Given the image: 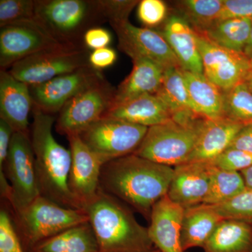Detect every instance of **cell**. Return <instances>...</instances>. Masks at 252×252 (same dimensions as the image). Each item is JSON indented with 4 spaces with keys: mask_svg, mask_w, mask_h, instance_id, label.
Listing matches in <instances>:
<instances>
[{
    "mask_svg": "<svg viewBox=\"0 0 252 252\" xmlns=\"http://www.w3.org/2000/svg\"><path fill=\"white\" fill-rule=\"evenodd\" d=\"M174 167L132 154L104 164L99 189L150 217L154 205L167 194Z\"/></svg>",
    "mask_w": 252,
    "mask_h": 252,
    "instance_id": "6da1fadb",
    "label": "cell"
},
{
    "mask_svg": "<svg viewBox=\"0 0 252 252\" xmlns=\"http://www.w3.org/2000/svg\"><path fill=\"white\" fill-rule=\"evenodd\" d=\"M33 122L30 133L41 195L69 208H77L69 187L72 165L70 149L56 141L53 126L56 122L52 114L33 106Z\"/></svg>",
    "mask_w": 252,
    "mask_h": 252,
    "instance_id": "7a4b0ae2",
    "label": "cell"
},
{
    "mask_svg": "<svg viewBox=\"0 0 252 252\" xmlns=\"http://www.w3.org/2000/svg\"><path fill=\"white\" fill-rule=\"evenodd\" d=\"M99 252H147L154 244L148 228L138 223L120 200L99 189L94 200L84 207Z\"/></svg>",
    "mask_w": 252,
    "mask_h": 252,
    "instance_id": "3957f363",
    "label": "cell"
},
{
    "mask_svg": "<svg viewBox=\"0 0 252 252\" xmlns=\"http://www.w3.org/2000/svg\"><path fill=\"white\" fill-rule=\"evenodd\" d=\"M205 120L181 123L170 119L149 127L134 154L167 166L185 163L195 148Z\"/></svg>",
    "mask_w": 252,
    "mask_h": 252,
    "instance_id": "277c9868",
    "label": "cell"
},
{
    "mask_svg": "<svg viewBox=\"0 0 252 252\" xmlns=\"http://www.w3.org/2000/svg\"><path fill=\"white\" fill-rule=\"evenodd\" d=\"M15 213L23 240L32 249L64 230L89 222L83 210L63 206L42 195Z\"/></svg>",
    "mask_w": 252,
    "mask_h": 252,
    "instance_id": "5b68a950",
    "label": "cell"
},
{
    "mask_svg": "<svg viewBox=\"0 0 252 252\" xmlns=\"http://www.w3.org/2000/svg\"><path fill=\"white\" fill-rule=\"evenodd\" d=\"M149 127L109 117H103L79 134L84 143L107 163L134 154Z\"/></svg>",
    "mask_w": 252,
    "mask_h": 252,
    "instance_id": "8992f818",
    "label": "cell"
},
{
    "mask_svg": "<svg viewBox=\"0 0 252 252\" xmlns=\"http://www.w3.org/2000/svg\"><path fill=\"white\" fill-rule=\"evenodd\" d=\"M4 167L10 182L6 198L17 212L41 195L30 134L14 132Z\"/></svg>",
    "mask_w": 252,
    "mask_h": 252,
    "instance_id": "52a82bcc",
    "label": "cell"
},
{
    "mask_svg": "<svg viewBox=\"0 0 252 252\" xmlns=\"http://www.w3.org/2000/svg\"><path fill=\"white\" fill-rule=\"evenodd\" d=\"M69 46L76 45L60 41L35 18L6 25L0 30L1 70L32 55Z\"/></svg>",
    "mask_w": 252,
    "mask_h": 252,
    "instance_id": "ba28073f",
    "label": "cell"
},
{
    "mask_svg": "<svg viewBox=\"0 0 252 252\" xmlns=\"http://www.w3.org/2000/svg\"><path fill=\"white\" fill-rule=\"evenodd\" d=\"M89 56L77 46L41 51L14 63L9 72L28 86L39 85L90 65Z\"/></svg>",
    "mask_w": 252,
    "mask_h": 252,
    "instance_id": "9c48e42d",
    "label": "cell"
},
{
    "mask_svg": "<svg viewBox=\"0 0 252 252\" xmlns=\"http://www.w3.org/2000/svg\"><path fill=\"white\" fill-rule=\"evenodd\" d=\"M115 90L104 79L74 96L60 111L56 130L67 137L79 135L107 114Z\"/></svg>",
    "mask_w": 252,
    "mask_h": 252,
    "instance_id": "30bf717a",
    "label": "cell"
},
{
    "mask_svg": "<svg viewBox=\"0 0 252 252\" xmlns=\"http://www.w3.org/2000/svg\"><path fill=\"white\" fill-rule=\"evenodd\" d=\"M94 1L38 0L34 18L60 41L75 45L72 39L90 20L98 17Z\"/></svg>",
    "mask_w": 252,
    "mask_h": 252,
    "instance_id": "8fae6325",
    "label": "cell"
},
{
    "mask_svg": "<svg viewBox=\"0 0 252 252\" xmlns=\"http://www.w3.org/2000/svg\"><path fill=\"white\" fill-rule=\"evenodd\" d=\"M110 25L117 35L118 47L131 59H149L165 69H183L161 32L137 27L129 21Z\"/></svg>",
    "mask_w": 252,
    "mask_h": 252,
    "instance_id": "7c38bea8",
    "label": "cell"
},
{
    "mask_svg": "<svg viewBox=\"0 0 252 252\" xmlns=\"http://www.w3.org/2000/svg\"><path fill=\"white\" fill-rule=\"evenodd\" d=\"M196 38L203 74L209 80L223 91L245 81L251 65L244 53L225 49L200 34H196Z\"/></svg>",
    "mask_w": 252,
    "mask_h": 252,
    "instance_id": "4fadbf2b",
    "label": "cell"
},
{
    "mask_svg": "<svg viewBox=\"0 0 252 252\" xmlns=\"http://www.w3.org/2000/svg\"><path fill=\"white\" fill-rule=\"evenodd\" d=\"M104 79L99 71L89 65L44 84L30 86L33 106L54 115L74 96Z\"/></svg>",
    "mask_w": 252,
    "mask_h": 252,
    "instance_id": "5bb4252c",
    "label": "cell"
},
{
    "mask_svg": "<svg viewBox=\"0 0 252 252\" xmlns=\"http://www.w3.org/2000/svg\"><path fill=\"white\" fill-rule=\"evenodd\" d=\"M72 154L68 187L79 210L94 200L99 191V180L104 163L79 135L67 136Z\"/></svg>",
    "mask_w": 252,
    "mask_h": 252,
    "instance_id": "9a60e30c",
    "label": "cell"
},
{
    "mask_svg": "<svg viewBox=\"0 0 252 252\" xmlns=\"http://www.w3.org/2000/svg\"><path fill=\"white\" fill-rule=\"evenodd\" d=\"M211 181L209 162H185L174 167V175L167 195L184 209L202 205Z\"/></svg>",
    "mask_w": 252,
    "mask_h": 252,
    "instance_id": "2e32d148",
    "label": "cell"
},
{
    "mask_svg": "<svg viewBox=\"0 0 252 252\" xmlns=\"http://www.w3.org/2000/svg\"><path fill=\"white\" fill-rule=\"evenodd\" d=\"M185 209L167 195L154 205L151 212L149 238L160 252H186L181 246V227Z\"/></svg>",
    "mask_w": 252,
    "mask_h": 252,
    "instance_id": "e0dca14e",
    "label": "cell"
},
{
    "mask_svg": "<svg viewBox=\"0 0 252 252\" xmlns=\"http://www.w3.org/2000/svg\"><path fill=\"white\" fill-rule=\"evenodd\" d=\"M33 101L30 86L13 77L8 70L0 72V119L14 132L30 134V113Z\"/></svg>",
    "mask_w": 252,
    "mask_h": 252,
    "instance_id": "ac0fdd59",
    "label": "cell"
},
{
    "mask_svg": "<svg viewBox=\"0 0 252 252\" xmlns=\"http://www.w3.org/2000/svg\"><path fill=\"white\" fill-rule=\"evenodd\" d=\"M245 126L226 117L206 119L195 148L186 162H210L228 148Z\"/></svg>",
    "mask_w": 252,
    "mask_h": 252,
    "instance_id": "d6986e66",
    "label": "cell"
},
{
    "mask_svg": "<svg viewBox=\"0 0 252 252\" xmlns=\"http://www.w3.org/2000/svg\"><path fill=\"white\" fill-rule=\"evenodd\" d=\"M161 32L184 70L203 74L196 34L184 18L177 15L167 18Z\"/></svg>",
    "mask_w": 252,
    "mask_h": 252,
    "instance_id": "ffe728a7",
    "label": "cell"
},
{
    "mask_svg": "<svg viewBox=\"0 0 252 252\" xmlns=\"http://www.w3.org/2000/svg\"><path fill=\"white\" fill-rule=\"evenodd\" d=\"M104 117L115 118L145 127L172 119L165 104L156 94H145L112 106Z\"/></svg>",
    "mask_w": 252,
    "mask_h": 252,
    "instance_id": "44dd1931",
    "label": "cell"
},
{
    "mask_svg": "<svg viewBox=\"0 0 252 252\" xmlns=\"http://www.w3.org/2000/svg\"><path fill=\"white\" fill-rule=\"evenodd\" d=\"M132 61V71L116 89L112 106L142 94H157L161 86L165 68L149 59Z\"/></svg>",
    "mask_w": 252,
    "mask_h": 252,
    "instance_id": "7402d4cb",
    "label": "cell"
},
{
    "mask_svg": "<svg viewBox=\"0 0 252 252\" xmlns=\"http://www.w3.org/2000/svg\"><path fill=\"white\" fill-rule=\"evenodd\" d=\"M182 70L178 67L165 69L161 86L156 94L167 106L172 119L187 123L202 117L195 112L190 101Z\"/></svg>",
    "mask_w": 252,
    "mask_h": 252,
    "instance_id": "603a6c76",
    "label": "cell"
},
{
    "mask_svg": "<svg viewBox=\"0 0 252 252\" xmlns=\"http://www.w3.org/2000/svg\"><path fill=\"white\" fill-rule=\"evenodd\" d=\"M182 72L189 97L197 114L209 120L223 117V91L204 74L184 69Z\"/></svg>",
    "mask_w": 252,
    "mask_h": 252,
    "instance_id": "cb8c5ba5",
    "label": "cell"
},
{
    "mask_svg": "<svg viewBox=\"0 0 252 252\" xmlns=\"http://www.w3.org/2000/svg\"><path fill=\"white\" fill-rule=\"evenodd\" d=\"M223 220L210 205H197L185 209L181 227L182 250L203 248L217 225Z\"/></svg>",
    "mask_w": 252,
    "mask_h": 252,
    "instance_id": "d4e9b609",
    "label": "cell"
},
{
    "mask_svg": "<svg viewBox=\"0 0 252 252\" xmlns=\"http://www.w3.org/2000/svg\"><path fill=\"white\" fill-rule=\"evenodd\" d=\"M203 248L204 252H252V224L222 220Z\"/></svg>",
    "mask_w": 252,
    "mask_h": 252,
    "instance_id": "484cf974",
    "label": "cell"
},
{
    "mask_svg": "<svg viewBox=\"0 0 252 252\" xmlns=\"http://www.w3.org/2000/svg\"><path fill=\"white\" fill-rule=\"evenodd\" d=\"M32 250L34 252H99L97 240L89 222L47 239Z\"/></svg>",
    "mask_w": 252,
    "mask_h": 252,
    "instance_id": "4316f807",
    "label": "cell"
},
{
    "mask_svg": "<svg viewBox=\"0 0 252 252\" xmlns=\"http://www.w3.org/2000/svg\"><path fill=\"white\" fill-rule=\"evenodd\" d=\"M252 23L250 18L221 20L216 21L200 35L225 49L243 53L250 39Z\"/></svg>",
    "mask_w": 252,
    "mask_h": 252,
    "instance_id": "83f0119b",
    "label": "cell"
},
{
    "mask_svg": "<svg viewBox=\"0 0 252 252\" xmlns=\"http://www.w3.org/2000/svg\"><path fill=\"white\" fill-rule=\"evenodd\" d=\"M176 4L180 17L200 34L218 21L223 0H182Z\"/></svg>",
    "mask_w": 252,
    "mask_h": 252,
    "instance_id": "f1b7e54d",
    "label": "cell"
},
{
    "mask_svg": "<svg viewBox=\"0 0 252 252\" xmlns=\"http://www.w3.org/2000/svg\"><path fill=\"white\" fill-rule=\"evenodd\" d=\"M246 189L240 172L224 171L211 165L210 189L203 204L215 205L225 203L235 198Z\"/></svg>",
    "mask_w": 252,
    "mask_h": 252,
    "instance_id": "f546056e",
    "label": "cell"
},
{
    "mask_svg": "<svg viewBox=\"0 0 252 252\" xmlns=\"http://www.w3.org/2000/svg\"><path fill=\"white\" fill-rule=\"evenodd\" d=\"M223 117L246 125L252 123V94L245 81L223 91Z\"/></svg>",
    "mask_w": 252,
    "mask_h": 252,
    "instance_id": "4dcf8cb0",
    "label": "cell"
},
{
    "mask_svg": "<svg viewBox=\"0 0 252 252\" xmlns=\"http://www.w3.org/2000/svg\"><path fill=\"white\" fill-rule=\"evenodd\" d=\"M223 220H243L252 224V189L247 188L241 193L225 203L210 205Z\"/></svg>",
    "mask_w": 252,
    "mask_h": 252,
    "instance_id": "1f68e13d",
    "label": "cell"
},
{
    "mask_svg": "<svg viewBox=\"0 0 252 252\" xmlns=\"http://www.w3.org/2000/svg\"><path fill=\"white\" fill-rule=\"evenodd\" d=\"M35 16V1L33 0H1L0 27L32 19Z\"/></svg>",
    "mask_w": 252,
    "mask_h": 252,
    "instance_id": "d6a6232c",
    "label": "cell"
},
{
    "mask_svg": "<svg viewBox=\"0 0 252 252\" xmlns=\"http://www.w3.org/2000/svg\"><path fill=\"white\" fill-rule=\"evenodd\" d=\"M99 16L107 18L109 23L128 21L130 13L140 1L137 0H97L94 1Z\"/></svg>",
    "mask_w": 252,
    "mask_h": 252,
    "instance_id": "836d02e7",
    "label": "cell"
},
{
    "mask_svg": "<svg viewBox=\"0 0 252 252\" xmlns=\"http://www.w3.org/2000/svg\"><path fill=\"white\" fill-rule=\"evenodd\" d=\"M210 163L224 171L240 172L252 166V154L228 147Z\"/></svg>",
    "mask_w": 252,
    "mask_h": 252,
    "instance_id": "e575fe53",
    "label": "cell"
},
{
    "mask_svg": "<svg viewBox=\"0 0 252 252\" xmlns=\"http://www.w3.org/2000/svg\"><path fill=\"white\" fill-rule=\"evenodd\" d=\"M167 4L162 0H142L137 7V17L147 28L157 27L167 20Z\"/></svg>",
    "mask_w": 252,
    "mask_h": 252,
    "instance_id": "d590c367",
    "label": "cell"
},
{
    "mask_svg": "<svg viewBox=\"0 0 252 252\" xmlns=\"http://www.w3.org/2000/svg\"><path fill=\"white\" fill-rule=\"evenodd\" d=\"M0 252H26L9 214L4 210L0 212Z\"/></svg>",
    "mask_w": 252,
    "mask_h": 252,
    "instance_id": "8d00e7d4",
    "label": "cell"
},
{
    "mask_svg": "<svg viewBox=\"0 0 252 252\" xmlns=\"http://www.w3.org/2000/svg\"><path fill=\"white\" fill-rule=\"evenodd\" d=\"M244 18H252V0H223L218 21Z\"/></svg>",
    "mask_w": 252,
    "mask_h": 252,
    "instance_id": "74e56055",
    "label": "cell"
},
{
    "mask_svg": "<svg viewBox=\"0 0 252 252\" xmlns=\"http://www.w3.org/2000/svg\"><path fill=\"white\" fill-rule=\"evenodd\" d=\"M112 34L102 28H91L85 32L84 41L89 49L97 50L108 47L112 42Z\"/></svg>",
    "mask_w": 252,
    "mask_h": 252,
    "instance_id": "f35d334b",
    "label": "cell"
},
{
    "mask_svg": "<svg viewBox=\"0 0 252 252\" xmlns=\"http://www.w3.org/2000/svg\"><path fill=\"white\" fill-rule=\"evenodd\" d=\"M117 54L115 50L110 47L94 50L89 55V64L96 70L108 68L115 63Z\"/></svg>",
    "mask_w": 252,
    "mask_h": 252,
    "instance_id": "ab89813d",
    "label": "cell"
},
{
    "mask_svg": "<svg viewBox=\"0 0 252 252\" xmlns=\"http://www.w3.org/2000/svg\"><path fill=\"white\" fill-rule=\"evenodd\" d=\"M14 130L7 122L0 119V170H2L8 154Z\"/></svg>",
    "mask_w": 252,
    "mask_h": 252,
    "instance_id": "60d3db41",
    "label": "cell"
},
{
    "mask_svg": "<svg viewBox=\"0 0 252 252\" xmlns=\"http://www.w3.org/2000/svg\"><path fill=\"white\" fill-rule=\"evenodd\" d=\"M229 147L252 154V123L246 124L242 127Z\"/></svg>",
    "mask_w": 252,
    "mask_h": 252,
    "instance_id": "b9f144b4",
    "label": "cell"
},
{
    "mask_svg": "<svg viewBox=\"0 0 252 252\" xmlns=\"http://www.w3.org/2000/svg\"><path fill=\"white\" fill-rule=\"evenodd\" d=\"M240 173L243 176L247 188L252 189V165L240 172Z\"/></svg>",
    "mask_w": 252,
    "mask_h": 252,
    "instance_id": "7bdbcfd3",
    "label": "cell"
},
{
    "mask_svg": "<svg viewBox=\"0 0 252 252\" xmlns=\"http://www.w3.org/2000/svg\"><path fill=\"white\" fill-rule=\"evenodd\" d=\"M243 53L249 59L251 60L252 59V23L250 39H249L248 44H247L246 47L244 50Z\"/></svg>",
    "mask_w": 252,
    "mask_h": 252,
    "instance_id": "ee69618b",
    "label": "cell"
},
{
    "mask_svg": "<svg viewBox=\"0 0 252 252\" xmlns=\"http://www.w3.org/2000/svg\"><path fill=\"white\" fill-rule=\"evenodd\" d=\"M245 82L252 94V70L250 71V72L249 73L248 77L245 79Z\"/></svg>",
    "mask_w": 252,
    "mask_h": 252,
    "instance_id": "f6af8a7d",
    "label": "cell"
},
{
    "mask_svg": "<svg viewBox=\"0 0 252 252\" xmlns=\"http://www.w3.org/2000/svg\"><path fill=\"white\" fill-rule=\"evenodd\" d=\"M147 252H160L159 251V250H152V251Z\"/></svg>",
    "mask_w": 252,
    "mask_h": 252,
    "instance_id": "bcb514c9",
    "label": "cell"
},
{
    "mask_svg": "<svg viewBox=\"0 0 252 252\" xmlns=\"http://www.w3.org/2000/svg\"><path fill=\"white\" fill-rule=\"evenodd\" d=\"M250 65H251V70H252V59L250 60Z\"/></svg>",
    "mask_w": 252,
    "mask_h": 252,
    "instance_id": "7dc6e473",
    "label": "cell"
}]
</instances>
